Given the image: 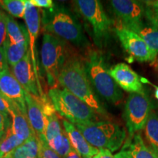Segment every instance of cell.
Listing matches in <instances>:
<instances>
[{"instance_id": "2", "label": "cell", "mask_w": 158, "mask_h": 158, "mask_svg": "<svg viewBox=\"0 0 158 158\" xmlns=\"http://www.w3.org/2000/svg\"><path fill=\"white\" fill-rule=\"evenodd\" d=\"M84 64L89 80L96 92L110 103H119L123 93L110 75L102 55L96 51H90Z\"/></svg>"}, {"instance_id": "22", "label": "cell", "mask_w": 158, "mask_h": 158, "mask_svg": "<svg viewBox=\"0 0 158 158\" xmlns=\"http://www.w3.org/2000/svg\"><path fill=\"white\" fill-rule=\"evenodd\" d=\"M143 130L148 147L158 157V114L155 110L151 111Z\"/></svg>"}, {"instance_id": "37", "label": "cell", "mask_w": 158, "mask_h": 158, "mask_svg": "<svg viewBox=\"0 0 158 158\" xmlns=\"http://www.w3.org/2000/svg\"><path fill=\"white\" fill-rule=\"evenodd\" d=\"M84 158H91V157H84Z\"/></svg>"}, {"instance_id": "20", "label": "cell", "mask_w": 158, "mask_h": 158, "mask_svg": "<svg viewBox=\"0 0 158 158\" xmlns=\"http://www.w3.org/2000/svg\"><path fill=\"white\" fill-rule=\"evenodd\" d=\"M39 148L38 138L33 135L4 158H37Z\"/></svg>"}, {"instance_id": "27", "label": "cell", "mask_w": 158, "mask_h": 158, "mask_svg": "<svg viewBox=\"0 0 158 158\" xmlns=\"http://www.w3.org/2000/svg\"><path fill=\"white\" fill-rule=\"evenodd\" d=\"M145 7V19L147 21L158 29V0L143 1Z\"/></svg>"}, {"instance_id": "14", "label": "cell", "mask_w": 158, "mask_h": 158, "mask_svg": "<svg viewBox=\"0 0 158 158\" xmlns=\"http://www.w3.org/2000/svg\"><path fill=\"white\" fill-rule=\"evenodd\" d=\"M0 93L8 101L16 104L27 116L25 100V90L10 70V68L0 73Z\"/></svg>"}, {"instance_id": "6", "label": "cell", "mask_w": 158, "mask_h": 158, "mask_svg": "<svg viewBox=\"0 0 158 158\" xmlns=\"http://www.w3.org/2000/svg\"><path fill=\"white\" fill-rule=\"evenodd\" d=\"M75 126L88 143L98 149H106L114 152L123 146L126 138L124 128L109 121H97Z\"/></svg>"}, {"instance_id": "15", "label": "cell", "mask_w": 158, "mask_h": 158, "mask_svg": "<svg viewBox=\"0 0 158 158\" xmlns=\"http://www.w3.org/2000/svg\"><path fill=\"white\" fill-rule=\"evenodd\" d=\"M27 114L31 129L39 139H44L45 130V116L43 108V101L25 91Z\"/></svg>"}, {"instance_id": "8", "label": "cell", "mask_w": 158, "mask_h": 158, "mask_svg": "<svg viewBox=\"0 0 158 158\" xmlns=\"http://www.w3.org/2000/svg\"><path fill=\"white\" fill-rule=\"evenodd\" d=\"M152 110L153 104L147 94H130L123 114L130 136L143 129Z\"/></svg>"}, {"instance_id": "30", "label": "cell", "mask_w": 158, "mask_h": 158, "mask_svg": "<svg viewBox=\"0 0 158 158\" xmlns=\"http://www.w3.org/2000/svg\"><path fill=\"white\" fill-rule=\"evenodd\" d=\"M30 3L37 8L48 9L52 11L54 9L55 5L54 2L51 0H29Z\"/></svg>"}, {"instance_id": "25", "label": "cell", "mask_w": 158, "mask_h": 158, "mask_svg": "<svg viewBox=\"0 0 158 158\" xmlns=\"http://www.w3.org/2000/svg\"><path fill=\"white\" fill-rule=\"evenodd\" d=\"M0 6L11 16L23 19L26 11V0H2Z\"/></svg>"}, {"instance_id": "29", "label": "cell", "mask_w": 158, "mask_h": 158, "mask_svg": "<svg viewBox=\"0 0 158 158\" xmlns=\"http://www.w3.org/2000/svg\"><path fill=\"white\" fill-rule=\"evenodd\" d=\"M6 40H7L6 14L1 11L0 13V48H2Z\"/></svg>"}, {"instance_id": "24", "label": "cell", "mask_w": 158, "mask_h": 158, "mask_svg": "<svg viewBox=\"0 0 158 158\" xmlns=\"http://www.w3.org/2000/svg\"><path fill=\"white\" fill-rule=\"evenodd\" d=\"M23 143V140L20 139L13 133L10 125L2 138L0 140V158L5 157L13 149Z\"/></svg>"}, {"instance_id": "12", "label": "cell", "mask_w": 158, "mask_h": 158, "mask_svg": "<svg viewBox=\"0 0 158 158\" xmlns=\"http://www.w3.org/2000/svg\"><path fill=\"white\" fill-rule=\"evenodd\" d=\"M109 73L122 89L130 94L146 93L141 77L125 63H118L110 67Z\"/></svg>"}, {"instance_id": "3", "label": "cell", "mask_w": 158, "mask_h": 158, "mask_svg": "<svg viewBox=\"0 0 158 158\" xmlns=\"http://www.w3.org/2000/svg\"><path fill=\"white\" fill-rule=\"evenodd\" d=\"M43 29L46 33L72 43L78 48H86L89 45L80 22L64 7H55L49 12Z\"/></svg>"}, {"instance_id": "32", "label": "cell", "mask_w": 158, "mask_h": 158, "mask_svg": "<svg viewBox=\"0 0 158 158\" xmlns=\"http://www.w3.org/2000/svg\"><path fill=\"white\" fill-rule=\"evenodd\" d=\"M10 108V101L3 97L2 94L0 93V112L5 114V116H8Z\"/></svg>"}, {"instance_id": "33", "label": "cell", "mask_w": 158, "mask_h": 158, "mask_svg": "<svg viewBox=\"0 0 158 158\" xmlns=\"http://www.w3.org/2000/svg\"><path fill=\"white\" fill-rule=\"evenodd\" d=\"M7 68H9V66L2 47V48H0V73Z\"/></svg>"}, {"instance_id": "11", "label": "cell", "mask_w": 158, "mask_h": 158, "mask_svg": "<svg viewBox=\"0 0 158 158\" xmlns=\"http://www.w3.org/2000/svg\"><path fill=\"white\" fill-rule=\"evenodd\" d=\"M110 5L117 21L127 29L143 21V18H145L143 2L112 0L110 2Z\"/></svg>"}, {"instance_id": "17", "label": "cell", "mask_w": 158, "mask_h": 158, "mask_svg": "<svg viewBox=\"0 0 158 158\" xmlns=\"http://www.w3.org/2000/svg\"><path fill=\"white\" fill-rule=\"evenodd\" d=\"M65 133L69 138L71 146L78 152L81 157L92 158L98 153L99 149L92 147L85 139L84 135L77 129L76 126L68 120L62 119Z\"/></svg>"}, {"instance_id": "10", "label": "cell", "mask_w": 158, "mask_h": 158, "mask_svg": "<svg viewBox=\"0 0 158 158\" xmlns=\"http://www.w3.org/2000/svg\"><path fill=\"white\" fill-rule=\"evenodd\" d=\"M24 21L27 28V38H28V50L30 54V58L36 77L37 84L43 98H45L40 84V79L38 73V61L37 54V40L40 29L41 15L40 10L33 6L29 1H26V11L24 15Z\"/></svg>"}, {"instance_id": "36", "label": "cell", "mask_w": 158, "mask_h": 158, "mask_svg": "<svg viewBox=\"0 0 158 158\" xmlns=\"http://www.w3.org/2000/svg\"><path fill=\"white\" fill-rule=\"evenodd\" d=\"M155 97L158 100V86H155Z\"/></svg>"}, {"instance_id": "9", "label": "cell", "mask_w": 158, "mask_h": 158, "mask_svg": "<svg viewBox=\"0 0 158 158\" xmlns=\"http://www.w3.org/2000/svg\"><path fill=\"white\" fill-rule=\"evenodd\" d=\"M113 31L124 50L135 60L140 62H153L157 59L139 35L126 28L117 20L114 24Z\"/></svg>"}, {"instance_id": "23", "label": "cell", "mask_w": 158, "mask_h": 158, "mask_svg": "<svg viewBox=\"0 0 158 158\" xmlns=\"http://www.w3.org/2000/svg\"><path fill=\"white\" fill-rule=\"evenodd\" d=\"M7 38L11 43L19 44L27 40V31L19 25L13 18L6 15Z\"/></svg>"}, {"instance_id": "35", "label": "cell", "mask_w": 158, "mask_h": 158, "mask_svg": "<svg viewBox=\"0 0 158 158\" xmlns=\"http://www.w3.org/2000/svg\"><path fill=\"white\" fill-rule=\"evenodd\" d=\"M63 158H81V155L77 152L73 148H72V149L69 152L68 155Z\"/></svg>"}, {"instance_id": "39", "label": "cell", "mask_w": 158, "mask_h": 158, "mask_svg": "<svg viewBox=\"0 0 158 158\" xmlns=\"http://www.w3.org/2000/svg\"><path fill=\"white\" fill-rule=\"evenodd\" d=\"M0 13H1V10H0Z\"/></svg>"}, {"instance_id": "7", "label": "cell", "mask_w": 158, "mask_h": 158, "mask_svg": "<svg viewBox=\"0 0 158 158\" xmlns=\"http://www.w3.org/2000/svg\"><path fill=\"white\" fill-rule=\"evenodd\" d=\"M77 10L90 26L93 40L98 48L106 46L110 39L112 23L98 0H76Z\"/></svg>"}, {"instance_id": "26", "label": "cell", "mask_w": 158, "mask_h": 158, "mask_svg": "<svg viewBox=\"0 0 158 158\" xmlns=\"http://www.w3.org/2000/svg\"><path fill=\"white\" fill-rule=\"evenodd\" d=\"M48 144L62 158L68 155L73 148L65 132H63L62 134L54 138Z\"/></svg>"}, {"instance_id": "19", "label": "cell", "mask_w": 158, "mask_h": 158, "mask_svg": "<svg viewBox=\"0 0 158 158\" xmlns=\"http://www.w3.org/2000/svg\"><path fill=\"white\" fill-rule=\"evenodd\" d=\"M128 29L139 35L148 45L150 51L157 57L158 54V29L147 21H142Z\"/></svg>"}, {"instance_id": "28", "label": "cell", "mask_w": 158, "mask_h": 158, "mask_svg": "<svg viewBox=\"0 0 158 158\" xmlns=\"http://www.w3.org/2000/svg\"><path fill=\"white\" fill-rule=\"evenodd\" d=\"M39 143L40 148L37 158H62L49 147L45 140L39 139Z\"/></svg>"}, {"instance_id": "34", "label": "cell", "mask_w": 158, "mask_h": 158, "mask_svg": "<svg viewBox=\"0 0 158 158\" xmlns=\"http://www.w3.org/2000/svg\"><path fill=\"white\" fill-rule=\"evenodd\" d=\"M92 158H116L112 155L111 152L106 149H100L98 153Z\"/></svg>"}, {"instance_id": "1", "label": "cell", "mask_w": 158, "mask_h": 158, "mask_svg": "<svg viewBox=\"0 0 158 158\" xmlns=\"http://www.w3.org/2000/svg\"><path fill=\"white\" fill-rule=\"evenodd\" d=\"M58 82L62 88L87 104L97 114L108 116L89 80L84 62L77 55L73 54L68 59L59 73Z\"/></svg>"}, {"instance_id": "16", "label": "cell", "mask_w": 158, "mask_h": 158, "mask_svg": "<svg viewBox=\"0 0 158 158\" xmlns=\"http://www.w3.org/2000/svg\"><path fill=\"white\" fill-rule=\"evenodd\" d=\"M116 158H158L139 133L129 136L121 150L114 155Z\"/></svg>"}, {"instance_id": "18", "label": "cell", "mask_w": 158, "mask_h": 158, "mask_svg": "<svg viewBox=\"0 0 158 158\" xmlns=\"http://www.w3.org/2000/svg\"><path fill=\"white\" fill-rule=\"evenodd\" d=\"M9 114L11 116V129L13 133L23 141L35 135L29 124L27 116L16 104L10 101Z\"/></svg>"}, {"instance_id": "4", "label": "cell", "mask_w": 158, "mask_h": 158, "mask_svg": "<svg viewBox=\"0 0 158 158\" xmlns=\"http://www.w3.org/2000/svg\"><path fill=\"white\" fill-rule=\"evenodd\" d=\"M48 95L56 112L74 125L97 122L98 114L65 89L52 87L48 90Z\"/></svg>"}, {"instance_id": "13", "label": "cell", "mask_w": 158, "mask_h": 158, "mask_svg": "<svg viewBox=\"0 0 158 158\" xmlns=\"http://www.w3.org/2000/svg\"><path fill=\"white\" fill-rule=\"evenodd\" d=\"M12 73L26 92L35 98L44 100L40 91L30 58L29 50L19 63L11 68Z\"/></svg>"}, {"instance_id": "38", "label": "cell", "mask_w": 158, "mask_h": 158, "mask_svg": "<svg viewBox=\"0 0 158 158\" xmlns=\"http://www.w3.org/2000/svg\"><path fill=\"white\" fill-rule=\"evenodd\" d=\"M157 66H158V59H157Z\"/></svg>"}, {"instance_id": "5", "label": "cell", "mask_w": 158, "mask_h": 158, "mask_svg": "<svg viewBox=\"0 0 158 158\" xmlns=\"http://www.w3.org/2000/svg\"><path fill=\"white\" fill-rule=\"evenodd\" d=\"M73 55L68 42L49 33H45L40 51L41 64L51 88L56 86L59 73Z\"/></svg>"}, {"instance_id": "31", "label": "cell", "mask_w": 158, "mask_h": 158, "mask_svg": "<svg viewBox=\"0 0 158 158\" xmlns=\"http://www.w3.org/2000/svg\"><path fill=\"white\" fill-rule=\"evenodd\" d=\"M10 123L11 122H10L8 116H5V114L0 112V140L5 134L6 130L10 125Z\"/></svg>"}, {"instance_id": "21", "label": "cell", "mask_w": 158, "mask_h": 158, "mask_svg": "<svg viewBox=\"0 0 158 158\" xmlns=\"http://www.w3.org/2000/svg\"><path fill=\"white\" fill-rule=\"evenodd\" d=\"M6 59L8 66L13 67L22 59L28 51V38L25 42L19 44L11 43L8 40H6L3 45Z\"/></svg>"}]
</instances>
